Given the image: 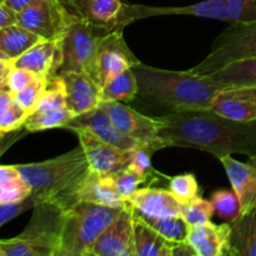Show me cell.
<instances>
[{
	"label": "cell",
	"mask_w": 256,
	"mask_h": 256,
	"mask_svg": "<svg viewBox=\"0 0 256 256\" xmlns=\"http://www.w3.org/2000/svg\"><path fill=\"white\" fill-rule=\"evenodd\" d=\"M160 119L159 135L168 148L202 150L218 159L232 154L256 159V120L230 119L212 108L172 112Z\"/></svg>",
	"instance_id": "obj_1"
},
{
	"label": "cell",
	"mask_w": 256,
	"mask_h": 256,
	"mask_svg": "<svg viewBox=\"0 0 256 256\" xmlns=\"http://www.w3.org/2000/svg\"><path fill=\"white\" fill-rule=\"evenodd\" d=\"M132 69L138 80V95L172 108V112L212 108V100L222 89L208 75H196L190 70L159 69L142 62Z\"/></svg>",
	"instance_id": "obj_2"
},
{
	"label": "cell",
	"mask_w": 256,
	"mask_h": 256,
	"mask_svg": "<svg viewBox=\"0 0 256 256\" xmlns=\"http://www.w3.org/2000/svg\"><path fill=\"white\" fill-rule=\"evenodd\" d=\"M36 202H50L66 210L76 204V192L90 168L82 146L39 162L18 164Z\"/></svg>",
	"instance_id": "obj_3"
},
{
	"label": "cell",
	"mask_w": 256,
	"mask_h": 256,
	"mask_svg": "<svg viewBox=\"0 0 256 256\" xmlns=\"http://www.w3.org/2000/svg\"><path fill=\"white\" fill-rule=\"evenodd\" d=\"M64 209L50 202H38L32 219L18 236L0 239L4 256H59Z\"/></svg>",
	"instance_id": "obj_4"
},
{
	"label": "cell",
	"mask_w": 256,
	"mask_h": 256,
	"mask_svg": "<svg viewBox=\"0 0 256 256\" xmlns=\"http://www.w3.org/2000/svg\"><path fill=\"white\" fill-rule=\"evenodd\" d=\"M124 208L79 202L64 210L59 256H86L98 238Z\"/></svg>",
	"instance_id": "obj_5"
},
{
	"label": "cell",
	"mask_w": 256,
	"mask_h": 256,
	"mask_svg": "<svg viewBox=\"0 0 256 256\" xmlns=\"http://www.w3.org/2000/svg\"><path fill=\"white\" fill-rule=\"evenodd\" d=\"M256 56V22L229 24L212 45L202 62L189 69L196 75H209L230 62Z\"/></svg>",
	"instance_id": "obj_6"
},
{
	"label": "cell",
	"mask_w": 256,
	"mask_h": 256,
	"mask_svg": "<svg viewBox=\"0 0 256 256\" xmlns=\"http://www.w3.org/2000/svg\"><path fill=\"white\" fill-rule=\"evenodd\" d=\"M106 30L94 26L72 15L69 25L62 40V62L59 72H86L96 79V62L102 38Z\"/></svg>",
	"instance_id": "obj_7"
},
{
	"label": "cell",
	"mask_w": 256,
	"mask_h": 256,
	"mask_svg": "<svg viewBox=\"0 0 256 256\" xmlns=\"http://www.w3.org/2000/svg\"><path fill=\"white\" fill-rule=\"evenodd\" d=\"M72 14L60 0H38L16 12V24L42 40L60 42L64 38Z\"/></svg>",
	"instance_id": "obj_8"
},
{
	"label": "cell",
	"mask_w": 256,
	"mask_h": 256,
	"mask_svg": "<svg viewBox=\"0 0 256 256\" xmlns=\"http://www.w3.org/2000/svg\"><path fill=\"white\" fill-rule=\"evenodd\" d=\"M100 105L124 135L134 139L140 145H152L158 150L168 148L166 142L159 135L162 126L160 118L140 114L122 102H102Z\"/></svg>",
	"instance_id": "obj_9"
},
{
	"label": "cell",
	"mask_w": 256,
	"mask_h": 256,
	"mask_svg": "<svg viewBox=\"0 0 256 256\" xmlns=\"http://www.w3.org/2000/svg\"><path fill=\"white\" fill-rule=\"evenodd\" d=\"M166 15H194L228 22L224 0H204L186 6H148L139 4H124L119 19V28L124 30L125 26L138 20Z\"/></svg>",
	"instance_id": "obj_10"
},
{
	"label": "cell",
	"mask_w": 256,
	"mask_h": 256,
	"mask_svg": "<svg viewBox=\"0 0 256 256\" xmlns=\"http://www.w3.org/2000/svg\"><path fill=\"white\" fill-rule=\"evenodd\" d=\"M134 218V206L128 202L119 216L98 238L86 256H136Z\"/></svg>",
	"instance_id": "obj_11"
},
{
	"label": "cell",
	"mask_w": 256,
	"mask_h": 256,
	"mask_svg": "<svg viewBox=\"0 0 256 256\" xmlns=\"http://www.w3.org/2000/svg\"><path fill=\"white\" fill-rule=\"evenodd\" d=\"M140 60L130 50L122 36V30H112L102 38L98 52L96 79L104 86L110 79L134 65Z\"/></svg>",
	"instance_id": "obj_12"
},
{
	"label": "cell",
	"mask_w": 256,
	"mask_h": 256,
	"mask_svg": "<svg viewBox=\"0 0 256 256\" xmlns=\"http://www.w3.org/2000/svg\"><path fill=\"white\" fill-rule=\"evenodd\" d=\"M69 130L76 134L92 172L105 176L129 164L132 150L122 152L112 145H108L106 142L95 136L92 132H89L86 128L76 126L70 128Z\"/></svg>",
	"instance_id": "obj_13"
},
{
	"label": "cell",
	"mask_w": 256,
	"mask_h": 256,
	"mask_svg": "<svg viewBox=\"0 0 256 256\" xmlns=\"http://www.w3.org/2000/svg\"><path fill=\"white\" fill-rule=\"evenodd\" d=\"M65 89V102L70 112L76 115L99 106L102 102V86L86 72L65 70L59 72Z\"/></svg>",
	"instance_id": "obj_14"
},
{
	"label": "cell",
	"mask_w": 256,
	"mask_h": 256,
	"mask_svg": "<svg viewBox=\"0 0 256 256\" xmlns=\"http://www.w3.org/2000/svg\"><path fill=\"white\" fill-rule=\"evenodd\" d=\"M76 126L86 128L89 132H92L102 142H106L108 145H112L116 149L122 150V152H130V150L135 149L138 145H140L134 139L122 134L115 126L112 118L109 116V114L105 112L102 105L74 116L62 129L69 130L70 128Z\"/></svg>",
	"instance_id": "obj_15"
},
{
	"label": "cell",
	"mask_w": 256,
	"mask_h": 256,
	"mask_svg": "<svg viewBox=\"0 0 256 256\" xmlns=\"http://www.w3.org/2000/svg\"><path fill=\"white\" fill-rule=\"evenodd\" d=\"M75 18L106 32L122 30L119 19L124 2L122 0H60Z\"/></svg>",
	"instance_id": "obj_16"
},
{
	"label": "cell",
	"mask_w": 256,
	"mask_h": 256,
	"mask_svg": "<svg viewBox=\"0 0 256 256\" xmlns=\"http://www.w3.org/2000/svg\"><path fill=\"white\" fill-rule=\"evenodd\" d=\"M62 62V40L60 42L40 40L24 54L12 60V66L29 70L38 76L45 78L49 82L59 72Z\"/></svg>",
	"instance_id": "obj_17"
},
{
	"label": "cell",
	"mask_w": 256,
	"mask_h": 256,
	"mask_svg": "<svg viewBox=\"0 0 256 256\" xmlns=\"http://www.w3.org/2000/svg\"><path fill=\"white\" fill-rule=\"evenodd\" d=\"M212 109L234 120H256V85L222 88L212 100Z\"/></svg>",
	"instance_id": "obj_18"
},
{
	"label": "cell",
	"mask_w": 256,
	"mask_h": 256,
	"mask_svg": "<svg viewBox=\"0 0 256 256\" xmlns=\"http://www.w3.org/2000/svg\"><path fill=\"white\" fill-rule=\"evenodd\" d=\"M128 202L138 214L145 218H165L182 215V202L170 190L156 188H140Z\"/></svg>",
	"instance_id": "obj_19"
},
{
	"label": "cell",
	"mask_w": 256,
	"mask_h": 256,
	"mask_svg": "<svg viewBox=\"0 0 256 256\" xmlns=\"http://www.w3.org/2000/svg\"><path fill=\"white\" fill-rule=\"evenodd\" d=\"M219 160L226 172L232 190L239 196L242 214L254 209L256 208V159L242 162L228 155Z\"/></svg>",
	"instance_id": "obj_20"
},
{
	"label": "cell",
	"mask_w": 256,
	"mask_h": 256,
	"mask_svg": "<svg viewBox=\"0 0 256 256\" xmlns=\"http://www.w3.org/2000/svg\"><path fill=\"white\" fill-rule=\"evenodd\" d=\"M230 222L216 225L212 222L204 225L190 226L188 242L192 244L198 256H229Z\"/></svg>",
	"instance_id": "obj_21"
},
{
	"label": "cell",
	"mask_w": 256,
	"mask_h": 256,
	"mask_svg": "<svg viewBox=\"0 0 256 256\" xmlns=\"http://www.w3.org/2000/svg\"><path fill=\"white\" fill-rule=\"evenodd\" d=\"M89 202L112 208H124L128 204L126 200L118 194L106 175L102 176L92 170L76 192V202Z\"/></svg>",
	"instance_id": "obj_22"
},
{
	"label": "cell",
	"mask_w": 256,
	"mask_h": 256,
	"mask_svg": "<svg viewBox=\"0 0 256 256\" xmlns=\"http://www.w3.org/2000/svg\"><path fill=\"white\" fill-rule=\"evenodd\" d=\"M229 222L232 225L229 256H256V208Z\"/></svg>",
	"instance_id": "obj_23"
},
{
	"label": "cell",
	"mask_w": 256,
	"mask_h": 256,
	"mask_svg": "<svg viewBox=\"0 0 256 256\" xmlns=\"http://www.w3.org/2000/svg\"><path fill=\"white\" fill-rule=\"evenodd\" d=\"M135 252L136 256H172L174 242L165 239L150 226L135 210L134 218Z\"/></svg>",
	"instance_id": "obj_24"
},
{
	"label": "cell",
	"mask_w": 256,
	"mask_h": 256,
	"mask_svg": "<svg viewBox=\"0 0 256 256\" xmlns=\"http://www.w3.org/2000/svg\"><path fill=\"white\" fill-rule=\"evenodd\" d=\"M208 76L222 88L256 85V56L230 62Z\"/></svg>",
	"instance_id": "obj_25"
},
{
	"label": "cell",
	"mask_w": 256,
	"mask_h": 256,
	"mask_svg": "<svg viewBox=\"0 0 256 256\" xmlns=\"http://www.w3.org/2000/svg\"><path fill=\"white\" fill-rule=\"evenodd\" d=\"M40 40L42 38L16 22L0 28V50L10 60L19 58Z\"/></svg>",
	"instance_id": "obj_26"
},
{
	"label": "cell",
	"mask_w": 256,
	"mask_h": 256,
	"mask_svg": "<svg viewBox=\"0 0 256 256\" xmlns=\"http://www.w3.org/2000/svg\"><path fill=\"white\" fill-rule=\"evenodd\" d=\"M32 189L16 165H0V204H14L28 199Z\"/></svg>",
	"instance_id": "obj_27"
},
{
	"label": "cell",
	"mask_w": 256,
	"mask_h": 256,
	"mask_svg": "<svg viewBox=\"0 0 256 256\" xmlns=\"http://www.w3.org/2000/svg\"><path fill=\"white\" fill-rule=\"evenodd\" d=\"M139 88L132 69L115 75L102 88V102H132L138 96Z\"/></svg>",
	"instance_id": "obj_28"
},
{
	"label": "cell",
	"mask_w": 256,
	"mask_h": 256,
	"mask_svg": "<svg viewBox=\"0 0 256 256\" xmlns=\"http://www.w3.org/2000/svg\"><path fill=\"white\" fill-rule=\"evenodd\" d=\"M29 114L9 89L0 92V132H12L22 128Z\"/></svg>",
	"instance_id": "obj_29"
},
{
	"label": "cell",
	"mask_w": 256,
	"mask_h": 256,
	"mask_svg": "<svg viewBox=\"0 0 256 256\" xmlns=\"http://www.w3.org/2000/svg\"><path fill=\"white\" fill-rule=\"evenodd\" d=\"M72 118L74 114L66 106L62 109L45 110V112H32L25 120L24 128L29 132H44L56 128L62 129Z\"/></svg>",
	"instance_id": "obj_30"
},
{
	"label": "cell",
	"mask_w": 256,
	"mask_h": 256,
	"mask_svg": "<svg viewBox=\"0 0 256 256\" xmlns=\"http://www.w3.org/2000/svg\"><path fill=\"white\" fill-rule=\"evenodd\" d=\"M142 218L150 226L154 228L160 235H162L169 242H178L188 240V234H189L190 226L180 215L165 218Z\"/></svg>",
	"instance_id": "obj_31"
},
{
	"label": "cell",
	"mask_w": 256,
	"mask_h": 256,
	"mask_svg": "<svg viewBox=\"0 0 256 256\" xmlns=\"http://www.w3.org/2000/svg\"><path fill=\"white\" fill-rule=\"evenodd\" d=\"M158 149L152 145H138L135 149L132 150L130 152V160L128 166L130 169H132L134 172H136L138 174L142 175V176L146 178L149 180L150 185L152 182H159L160 178L164 176L162 174H160L159 172L154 169L152 166V158L154 155V152H156Z\"/></svg>",
	"instance_id": "obj_32"
},
{
	"label": "cell",
	"mask_w": 256,
	"mask_h": 256,
	"mask_svg": "<svg viewBox=\"0 0 256 256\" xmlns=\"http://www.w3.org/2000/svg\"><path fill=\"white\" fill-rule=\"evenodd\" d=\"M106 176L110 179L118 194L126 202L138 189H140V185L149 184L150 186V182L146 178L138 174L136 172L130 169L128 165L119 169L118 172H112V174L106 175Z\"/></svg>",
	"instance_id": "obj_33"
},
{
	"label": "cell",
	"mask_w": 256,
	"mask_h": 256,
	"mask_svg": "<svg viewBox=\"0 0 256 256\" xmlns=\"http://www.w3.org/2000/svg\"><path fill=\"white\" fill-rule=\"evenodd\" d=\"M214 212L226 222H234L242 214V204L234 190H216L212 195Z\"/></svg>",
	"instance_id": "obj_34"
},
{
	"label": "cell",
	"mask_w": 256,
	"mask_h": 256,
	"mask_svg": "<svg viewBox=\"0 0 256 256\" xmlns=\"http://www.w3.org/2000/svg\"><path fill=\"white\" fill-rule=\"evenodd\" d=\"M214 214V206L212 202L198 196L192 202L182 204L180 216L188 222L189 226H198V225H204L212 222Z\"/></svg>",
	"instance_id": "obj_35"
},
{
	"label": "cell",
	"mask_w": 256,
	"mask_h": 256,
	"mask_svg": "<svg viewBox=\"0 0 256 256\" xmlns=\"http://www.w3.org/2000/svg\"><path fill=\"white\" fill-rule=\"evenodd\" d=\"M229 24L256 22V0H224Z\"/></svg>",
	"instance_id": "obj_36"
},
{
	"label": "cell",
	"mask_w": 256,
	"mask_h": 256,
	"mask_svg": "<svg viewBox=\"0 0 256 256\" xmlns=\"http://www.w3.org/2000/svg\"><path fill=\"white\" fill-rule=\"evenodd\" d=\"M169 190L182 204H186L199 196L200 189L194 174H180L170 178Z\"/></svg>",
	"instance_id": "obj_37"
},
{
	"label": "cell",
	"mask_w": 256,
	"mask_h": 256,
	"mask_svg": "<svg viewBox=\"0 0 256 256\" xmlns=\"http://www.w3.org/2000/svg\"><path fill=\"white\" fill-rule=\"evenodd\" d=\"M48 86V79L45 78H38L35 82H32V84L28 85L25 89H22V92H16L15 98H16L18 102L24 108L25 110L32 114V112L36 108L38 102H39V99L42 98V92H45Z\"/></svg>",
	"instance_id": "obj_38"
},
{
	"label": "cell",
	"mask_w": 256,
	"mask_h": 256,
	"mask_svg": "<svg viewBox=\"0 0 256 256\" xmlns=\"http://www.w3.org/2000/svg\"><path fill=\"white\" fill-rule=\"evenodd\" d=\"M36 200L30 195L28 199L14 204H0V228L4 226L6 222H12L18 215L22 214L26 210L32 209L36 205Z\"/></svg>",
	"instance_id": "obj_39"
},
{
	"label": "cell",
	"mask_w": 256,
	"mask_h": 256,
	"mask_svg": "<svg viewBox=\"0 0 256 256\" xmlns=\"http://www.w3.org/2000/svg\"><path fill=\"white\" fill-rule=\"evenodd\" d=\"M38 75L34 72L25 69H19V68H12V72L8 75V88L12 94L22 92V89L32 84V82L38 79ZM42 78V76H40Z\"/></svg>",
	"instance_id": "obj_40"
},
{
	"label": "cell",
	"mask_w": 256,
	"mask_h": 256,
	"mask_svg": "<svg viewBox=\"0 0 256 256\" xmlns=\"http://www.w3.org/2000/svg\"><path fill=\"white\" fill-rule=\"evenodd\" d=\"M28 132H29L24 126L12 132H0V158Z\"/></svg>",
	"instance_id": "obj_41"
},
{
	"label": "cell",
	"mask_w": 256,
	"mask_h": 256,
	"mask_svg": "<svg viewBox=\"0 0 256 256\" xmlns=\"http://www.w3.org/2000/svg\"><path fill=\"white\" fill-rule=\"evenodd\" d=\"M172 256H198L194 248L192 246L188 240L185 242H178L172 244Z\"/></svg>",
	"instance_id": "obj_42"
},
{
	"label": "cell",
	"mask_w": 256,
	"mask_h": 256,
	"mask_svg": "<svg viewBox=\"0 0 256 256\" xmlns=\"http://www.w3.org/2000/svg\"><path fill=\"white\" fill-rule=\"evenodd\" d=\"M16 22V12L2 2L0 4V28Z\"/></svg>",
	"instance_id": "obj_43"
},
{
	"label": "cell",
	"mask_w": 256,
	"mask_h": 256,
	"mask_svg": "<svg viewBox=\"0 0 256 256\" xmlns=\"http://www.w3.org/2000/svg\"><path fill=\"white\" fill-rule=\"evenodd\" d=\"M35 2H38V0H5L4 4L9 6L12 10H14L15 12H18Z\"/></svg>",
	"instance_id": "obj_44"
},
{
	"label": "cell",
	"mask_w": 256,
	"mask_h": 256,
	"mask_svg": "<svg viewBox=\"0 0 256 256\" xmlns=\"http://www.w3.org/2000/svg\"><path fill=\"white\" fill-rule=\"evenodd\" d=\"M12 68V60H0V79L8 78Z\"/></svg>",
	"instance_id": "obj_45"
},
{
	"label": "cell",
	"mask_w": 256,
	"mask_h": 256,
	"mask_svg": "<svg viewBox=\"0 0 256 256\" xmlns=\"http://www.w3.org/2000/svg\"><path fill=\"white\" fill-rule=\"evenodd\" d=\"M6 89H9V88H8V78H5V79H0V92Z\"/></svg>",
	"instance_id": "obj_46"
},
{
	"label": "cell",
	"mask_w": 256,
	"mask_h": 256,
	"mask_svg": "<svg viewBox=\"0 0 256 256\" xmlns=\"http://www.w3.org/2000/svg\"><path fill=\"white\" fill-rule=\"evenodd\" d=\"M0 60H10V59H9V58H8V56H6V55H5V54H4V52H2V50H0Z\"/></svg>",
	"instance_id": "obj_47"
},
{
	"label": "cell",
	"mask_w": 256,
	"mask_h": 256,
	"mask_svg": "<svg viewBox=\"0 0 256 256\" xmlns=\"http://www.w3.org/2000/svg\"><path fill=\"white\" fill-rule=\"evenodd\" d=\"M2 2H5V0H0V4H2Z\"/></svg>",
	"instance_id": "obj_48"
}]
</instances>
